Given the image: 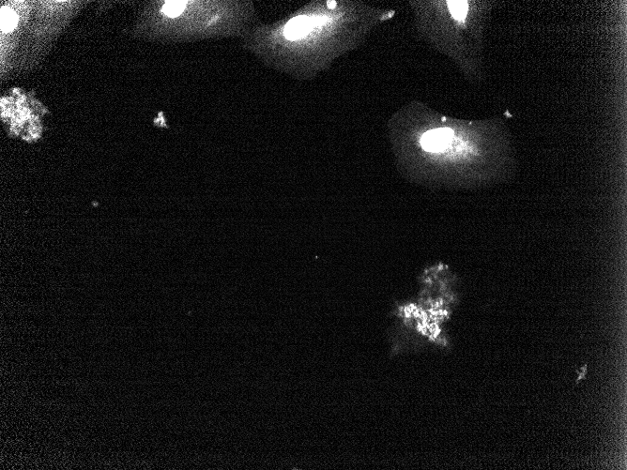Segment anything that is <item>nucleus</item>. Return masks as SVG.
Segmentation results:
<instances>
[{
  "label": "nucleus",
  "mask_w": 627,
  "mask_h": 470,
  "mask_svg": "<svg viewBox=\"0 0 627 470\" xmlns=\"http://www.w3.org/2000/svg\"><path fill=\"white\" fill-rule=\"evenodd\" d=\"M328 22L327 17H308L306 15L291 19L284 28V36L288 40L296 41L305 38L316 27L323 26Z\"/></svg>",
  "instance_id": "obj_1"
},
{
  "label": "nucleus",
  "mask_w": 627,
  "mask_h": 470,
  "mask_svg": "<svg viewBox=\"0 0 627 470\" xmlns=\"http://www.w3.org/2000/svg\"><path fill=\"white\" fill-rule=\"evenodd\" d=\"M453 134L454 132L453 130L449 128L431 130L422 137L421 147L426 152H442L449 148L453 140Z\"/></svg>",
  "instance_id": "obj_2"
},
{
  "label": "nucleus",
  "mask_w": 627,
  "mask_h": 470,
  "mask_svg": "<svg viewBox=\"0 0 627 470\" xmlns=\"http://www.w3.org/2000/svg\"><path fill=\"white\" fill-rule=\"evenodd\" d=\"M18 17L10 8L3 7L1 9V29L3 32H10L16 28Z\"/></svg>",
  "instance_id": "obj_3"
},
{
  "label": "nucleus",
  "mask_w": 627,
  "mask_h": 470,
  "mask_svg": "<svg viewBox=\"0 0 627 470\" xmlns=\"http://www.w3.org/2000/svg\"><path fill=\"white\" fill-rule=\"evenodd\" d=\"M448 8L454 19L463 21L467 16L469 5L466 1H449Z\"/></svg>",
  "instance_id": "obj_4"
},
{
  "label": "nucleus",
  "mask_w": 627,
  "mask_h": 470,
  "mask_svg": "<svg viewBox=\"0 0 627 470\" xmlns=\"http://www.w3.org/2000/svg\"><path fill=\"white\" fill-rule=\"evenodd\" d=\"M186 8L184 1H168L163 7V12L166 16L175 18L180 16Z\"/></svg>",
  "instance_id": "obj_5"
},
{
  "label": "nucleus",
  "mask_w": 627,
  "mask_h": 470,
  "mask_svg": "<svg viewBox=\"0 0 627 470\" xmlns=\"http://www.w3.org/2000/svg\"><path fill=\"white\" fill-rule=\"evenodd\" d=\"M335 6H336V2H335V1H330V2H328V7H329L330 9H333V8H335Z\"/></svg>",
  "instance_id": "obj_6"
}]
</instances>
